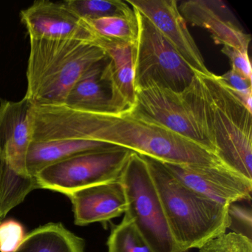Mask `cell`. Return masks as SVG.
<instances>
[{"mask_svg": "<svg viewBox=\"0 0 252 252\" xmlns=\"http://www.w3.org/2000/svg\"><path fill=\"white\" fill-rule=\"evenodd\" d=\"M54 141L104 143L162 163L225 166L209 147L172 132L135 108L115 113L66 104L33 106L32 143Z\"/></svg>", "mask_w": 252, "mask_h": 252, "instance_id": "obj_1", "label": "cell"}, {"mask_svg": "<svg viewBox=\"0 0 252 252\" xmlns=\"http://www.w3.org/2000/svg\"><path fill=\"white\" fill-rule=\"evenodd\" d=\"M185 94L212 152L228 169L252 181V113L213 73H194Z\"/></svg>", "mask_w": 252, "mask_h": 252, "instance_id": "obj_2", "label": "cell"}, {"mask_svg": "<svg viewBox=\"0 0 252 252\" xmlns=\"http://www.w3.org/2000/svg\"><path fill=\"white\" fill-rule=\"evenodd\" d=\"M147 161L172 237L184 252L198 249L226 233L228 206L191 189L175 178L162 162Z\"/></svg>", "mask_w": 252, "mask_h": 252, "instance_id": "obj_3", "label": "cell"}, {"mask_svg": "<svg viewBox=\"0 0 252 252\" xmlns=\"http://www.w3.org/2000/svg\"><path fill=\"white\" fill-rule=\"evenodd\" d=\"M27 91L33 106L65 104L81 78L107 60L101 48L88 42L29 38Z\"/></svg>", "mask_w": 252, "mask_h": 252, "instance_id": "obj_4", "label": "cell"}, {"mask_svg": "<svg viewBox=\"0 0 252 252\" xmlns=\"http://www.w3.org/2000/svg\"><path fill=\"white\" fill-rule=\"evenodd\" d=\"M126 199L125 218L131 220L153 252H184L169 230L148 165L132 152L120 177Z\"/></svg>", "mask_w": 252, "mask_h": 252, "instance_id": "obj_5", "label": "cell"}, {"mask_svg": "<svg viewBox=\"0 0 252 252\" xmlns=\"http://www.w3.org/2000/svg\"><path fill=\"white\" fill-rule=\"evenodd\" d=\"M133 11L138 23L133 48L135 89L153 82L175 92L185 91L194 79V72L153 23Z\"/></svg>", "mask_w": 252, "mask_h": 252, "instance_id": "obj_6", "label": "cell"}, {"mask_svg": "<svg viewBox=\"0 0 252 252\" xmlns=\"http://www.w3.org/2000/svg\"><path fill=\"white\" fill-rule=\"evenodd\" d=\"M132 151L110 146L50 165L36 175L39 188L67 194L119 179Z\"/></svg>", "mask_w": 252, "mask_h": 252, "instance_id": "obj_7", "label": "cell"}, {"mask_svg": "<svg viewBox=\"0 0 252 252\" xmlns=\"http://www.w3.org/2000/svg\"><path fill=\"white\" fill-rule=\"evenodd\" d=\"M135 95V109L138 112L172 132L194 140L211 150L185 91L175 92L150 82L136 88Z\"/></svg>", "mask_w": 252, "mask_h": 252, "instance_id": "obj_8", "label": "cell"}, {"mask_svg": "<svg viewBox=\"0 0 252 252\" xmlns=\"http://www.w3.org/2000/svg\"><path fill=\"white\" fill-rule=\"evenodd\" d=\"M163 163L184 185L214 201L229 206L252 200V181L226 166Z\"/></svg>", "mask_w": 252, "mask_h": 252, "instance_id": "obj_9", "label": "cell"}, {"mask_svg": "<svg viewBox=\"0 0 252 252\" xmlns=\"http://www.w3.org/2000/svg\"><path fill=\"white\" fill-rule=\"evenodd\" d=\"M126 3L147 17L194 73L209 76L203 56L196 45L175 0H127Z\"/></svg>", "mask_w": 252, "mask_h": 252, "instance_id": "obj_10", "label": "cell"}, {"mask_svg": "<svg viewBox=\"0 0 252 252\" xmlns=\"http://www.w3.org/2000/svg\"><path fill=\"white\" fill-rule=\"evenodd\" d=\"M29 38L91 42L93 36L83 21L65 2L38 0L20 12Z\"/></svg>", "mask_w": 252, "mask_h": 252, "instance_id": "obj_11", "label": "cell"}, {"mask_svg": "<svg viewBox=\"0 0 252 252\" xmlns=\"http://www.w3.org/2000/svg\"><path fill=\"white\" fill-rule=\"evenodd\" d=\"M32 107L26 97L20 101L0 100V150L4 163L23 176L32 177L26 160L32 142Z\"/></svg>", "mask_w": 252, "mask_h": 252, "instance_id": "obj_12", "label": "cell"}, {"mask_svg": "<svg viewBox=\"0 0 252 252\" xmlns=\"http://www.w3.org/2000/svg\"><path fill=\"white\" fill-rule=\"evenodd\" d=\"M91 43L101 48L107 63L101 70V82L110 90L108 111L119 113L134 110L136 106L134 84L132 44L94 37Z\"/></svg>", "mask_w": 252, "mask_h": 252, "instance_id": "obj_13", "label": "cell"}, {"mask_svg": "<svg viewBox=\"0 0 252 252\" xmlns=\"http://www.w3.org/2000/svg\"><path fill=\"white\" fill-rule=\"evenodd\" d=\"M179 11L185 21L207 31L216 45L248 52L252 37L235 23L228 7L220 0L184 1Z\"/></svg>", "mask_w": 252, "mask_h": 252, "instance_id": "obj_14", "label": "cell"}, {"mask_svg": "<svg viewBox=\"0 0 252 252\" xmlns=\"http://www.w3.org/2000/svg\"><path fill=\"white\" fill-rule=\"evenodd\" d=\"M67 196L73 204L76 225L107 222L126 212V194L120 178L81 189Z\"/></svg>", "mask_w": 252, "mask_h": 252, "instance_id": "obj_15", "label": "cell"}, {"mask_svg": "<svg viewBox=\"0 0 252 252\" xmlns=\"http://www.w3.org/2000/svg\"><path fill=\"white\" fill-rule=\"evenodd\" d=\"M110 144L90 141H54L32 143L28 153L26 169L30 176L44 168L78 155L110 147Z\"/></svg>", "mask_w": 252, "mask_h": 252, "instance_id": "obj_16", "label": "cell"}, {"mask_svg": "<svg viewBox=\"0 0 252 252\" xmlns=\"http://www.w3.org/2000/svg\"><path fill=\"white\" fill-rule=\"evenodd\" d=\"M14 252H85V240L62 223H49L25 236Z\"/></svg>", "mask_w": 252, "mask_h": 252, "instance_id": "obj_17", "label": "cell"}, {"mask_svg": "<svg viewBox=\"0 0 252 252\" xmlns=\"http://www.w3.org/2000/svg\"><path fill=\"white\" fill-rule=\"evenodd\" d=\"M102 68L101 63L90 69L73 87L65 104L78 108L108 111L110 96L104 92L100 79Z\"/></svg>", "mask_w": 252, "mask_h": 252, "instance_id": "obj_18", "label": "cell"}, {"mask_svg": "<svg viewBox=\"0 0 252 252\" xmlns=\"http://www.w3.org/2000/svg\"><path fill=\"white\" fill-rule=\"evenodd\" d=\"M94 37L135 45L138 23L133 9L126 14L82 20Z\"/></svg>", "mask_w": 252, "mask_h": 252, "instance_id": "obj_19", "label": "cell"}, {"mask_svg": "<svg viewBox=\"0 0 252 252\" xmlns=\"http://www.w3.org/2000/svg\"><path fill=\"white\" fill-rule=\"evenodd\" d=\"M107 247L108 252H153L134 222L125 217L112 228Z\"/></svg>", "mask_w": 252, "mask_h": 252, "instance_id": "obj_20", "label": "cell"}, {"mask_svg": "<svg viewBox=\"0 0 252 252\" xmlns=\"http://www.w3.org/2000/svg\"><path fill=\"white\" fill-rule=\"evenodd\" d=\"M70 10L82 20H95L119 15L132 11L126 2L121 0H66Z\"/></svg>", "mask_w": 252, "mask_h": 252, "instance_id": "obj_21", "label": "cell"}, {"mask_svg": "<svg viewBox=\"0 0 252 252\" xmlns=\"http://www.w3.org/2000/svg\"><path fill=\"white\" fill-rule=\"evenodd\" d=\"M217 79L252 113V81L240 76L232 69L222 76H217Z\"/></svg>", "mask_w": 252, "mask_h": 252, "instance_id": "obj_22", "label": "cell"}, {"mask_svg": "<svg viewBox=\"0 0 252 252\" xmlns=\"http://www.w3.org/2000/svg\"><path fill=\"white\" fill-rule=\"evenodd\" d=\"M199 252H252V242L234 233H225L200 248Z\"/></svg>", "mask_w": 252, "mask_h": 252, "instance_id": "obj_23", "label": "cell"}, {"mask_svg": "<svg viewBox=\"0 0 252 252\" xmlns=\"http://www.w3.org/2000/svg\"><path fill=\"white\" fill-rule=\"evenodd\" d=\"M229 227L231 232L246 237L252 241V215L251 206L231 203L228 206Z\"/></svg>", "mask_w": 252, "mask_h": 252, "instance_id": "obj_24", "label": "cell"}, {"mask_svg": "<svg viewBox=\"0 0 252 252\" xmlns=\"http://www.w3.org/2000/svg\"><path fill=\"white\" fill-rule=\"evenodd\" d=\"M25 237L24 228L17 221L10 220L0 223V252H14Z\"/></svg>", "mask_w": 252, "mask_h": 252, "instance_id": "obj_25", "label": "cell"}, {"mask_svg": "<svg viewBox=\"0 0 252 252\" xmlns=\"http://www.w3.org/2000/svg\"><path fill=\"white\" fill-rule=\"evenodd\" d=\"M221 52L230 60L231 69L240 76L252 81V65L248 52L229 46H223Z\"/></svg>", "mask_w": 252, "mask_h": 252, "instance_id": "obj_26", "label": "cell"}, {"mask_svg": "<svg viewBox=\"0 0 252 252\" xmlns=\"http://www.w3.org/2000/svg\"><path fill=\"white\" fill-rule=\"evenodd\" d=\"M4 160L2 158V153L0 150V201H1V190H2V175H3ZM2 220L0 218V223L2 222Z\"/></svg>", "mask_w": 252, "mask_h": 252, "instance_id": "obj_27", "label": "cell"}]
</instances>
